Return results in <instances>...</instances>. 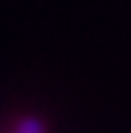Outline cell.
I'll list each match as a JSON object with an SVG mask.
<instances>
[{"label": "cell", "instance_id": "cell-1", "mask_svg": "<svg viewBox=\"0 0 131 133\" xmlns=\"http://www.w3.org/2000/svg\"><path fill=\"white\" fill-rule=\"evenodd\" d=\"M2 133H50V129L39 114L24 112V114L13 116L11 120H6V127Z\"/></svg>", "mask_w": 131, "mask_h": 133}]
</instances>
